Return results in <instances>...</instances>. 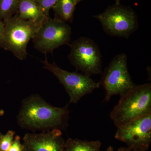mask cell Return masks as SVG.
<instances>
[{"label": "cell", "instance_id": "obj_1", "mask_svg": "<svg viewBox=\"0 0 151 151\" xmlns=\"http://www.w3.org/2000/svg\"><path fill=\"white\" fill-rule=\"evenodd\" d=\"M68 105L54 107L39 94H32L22 101L17 122L22 129L32 132L53 129L65 131L69 119Z\"/></svg>", "mask_w": 151, "mask_h": 151}, {"label": "cell", "instance_id": "obj_2", "mask_svg": "<svg viewBox=\"0 0 151 151\" xmlns=\"http://www.w3.org/2000/svg\"><path fill=\"white\" fill-rule=\"evenodd\" d=\"M119 103L110 114L116 127L140 117L151 114V84L135 85L120 95Z\"/></svg>", "mask_w": 151, "mask_h": 151}, {"label": "cell", "instance_id": "obj_3", "mask_svg": "<svg viewBox=\"0 0 151 151\" xmlns=\"http://www.w3.org/2000/svg\"><path fill=\"white\" fill-rule=\"evenodd\" d=\"M4 22V29L0 47L11 52L20 60L25 59L29 42L42 24L22 19L16 15Z\"/></svg>", "mask_w": 151, "mask_h": 151}, {"label": "cell", "instance_id": "obj_4", "mask_svg": "<svg viewBox=\"0 0 151 151\" xmlns=\"http://www.w3.org/2000/svg\"><path fill=\"white\" fill-rule=\"evenodd\" d=\"M105 90L103 102H108L115 95H122L134 87L128 70L127 57L121 53L114 57L105 68L100 82Z\"/></svg>", "mask_w": 151, "mask_h": 151}, {"label": "cell", "instance_id": "obj_5", "mask_svg": "<svg viewBox=\"0 0 151 151\" xmlns=\"http://www.w3.org/2000/svg\"><path fill=\"white\" fill-rule=\"evenodd\" d=\"M109 35L128 38L138 27L137 17L134 11L118 3L94 16Z\"/></svg>", "mask_w": 151, "mask_h": 151}, {"label": "cell", "instance_id": "obj_6", "mask_svg": "<svg viewBox=\"0 0 151 151\" xmlns=\"http://www.w3.org/2000/svg\"><path fill=\"white\" fill-rule=\"evenodd\" d=\"M45 57V60L42 61L44 68L52 73L64 86L70 98L68 104H76L82 97L100 88V82L94 81L90 76L63 70L54 62H49L46 55Z\"/></svg>", "mask_w": 151, "mask_h": 151}, {"label": "cell", "instance_id": "obj_7", "mask_svg": "<svg viewBox=\"0 0 151 151\" xmlns=\"http://www.w3.org/2000/svg\"><path fill=\"white\" fill-rule=\"evenodd\" d=\"M70 47L68 58L77 70L90 76L102 73V55L94 41L81 37L74 41Z\"/></svg>", "mask_w": 151, "mask_h": 151}, {"label": "cell", "instance_id": "obj_8", "mask_svg": "<svg viewBox=\"0 0 151 151\" xmlns=\"http://www.w3.org/2000/svg\"><path fill=\"white\" fill-rule=\"evenodd\" d=\"M71 35V28L69 25L49 17L42 23L33 37V43L36 49L47 54L69 43Z\"/></svg>", "mask_w": 151, "mask_h": 151}, {"label": "cell", "instance_id": "obj_9", "mask_svg": "<svg viewBox=\"0 0 151 151\" xmlns=\"http://www.w3.org/2000/svg\"><path fill=\"white\" fill-rule=\"evenodd\" d=\"M115 138L128 147L147 151L151 143V114L117 127Z\"/></svg>", "mask_w": 151, "mask_h": 151}, {"label": "cell", "instance_id": "obj_10", "mask_svg": "<svg viewBox=\"0 0 151 151\" xmlns=\"http://www.w3.org/2000/svg\"><path fill=\"white\" fill-rule=\"evenodd\" d=\"M62 135L58 129L27 133L23 138V145L33 151H65V141Z\"/></svg>", "mask_w": 151, "mask_h": 151}, {"label": "cell", "instance_id": "obj_11", "mask_svg": "<svg viewBox=\"0 0 151 151\" xmlns=\"http://www.w3.org/2000/svg\"><path fill=\"white\" fill-rule=\"evenodd\" d=\"M17 12L19 18L38 24L49 17L42 12L35 0H19Z\"/></svg>", "mask_w": 151, "mask_h": 151}, {"label": "cell", "instance_id": "obj_12", "mask_svg": "<svg viewBox=\"0 0 151 151\" xmlns=\"http://www.w3.org/2000/svg\"><path fill=\"white\" fill-rule=\"evenodd\" d=\"M76 4V0H57L52 7L55 18L65 22L71 21Z\"/></svg>", "mask_w": 151, "mask_h": 151}, {"label": "cell", "instance_id": "obj_13", "mask_svg": "<svg viewBox=\"0 0 151 151\" xmlns=\"http://www.w3.org/2000/svg\"><path fill=\"white\" fill-rule=\"evenodd\" d=\"M100 141L82 140L68 138L65 141V151H101Z\"/></svg>", "mask_w": 151, "mask_h": 151}, {"label": "cell", "instance_id": "obj_14", "mask_svg": "<svg viewBox=\"0 0 151 151\" xmlns=\"http://www.w3.org/2000/svg\"><path fill=\"white\" fill-rule=\"evenodd\" d=\"M19 0H0V20L3 22L11 18L17 12Z\"/></svg>", "mask_w": 151, "mask_h": 151}, {"label": "cell", "instance_id": "obj_15", "mask_svg": "<svg viewBox=\"0 0 151 151\" xmlns=\"http://www.w3.org/2000/svg\"><path fill=\"white\" fill-rule=\"evenodd\" d=\"M15 132L9 130L0 138V151H9L14 140Z\"/></svg>", "mask_w": 151, "mask_h": 151}, {"label": "cell", "instance_id": "obj_16", "mask_svg": "<svg viewBox=\"0 0 151 151\" xmlns=\"http://www.w3.org/2000/svg\"><path fill=\"white\" fill-rule=\"evenodd\" d=\"M41 10L46 16L49 17L50 9L52 8L57 0H35Z\"/></svg>", "mask_w": 151, "mask_h": 151}, {"label": "cell", "instance_id": "obj_17", "mask_svg": "<svg viewBox=\"0 0 151 151\" xmlns=\"http://www.w3.org/2000/svg\"><path fill=\"white\" fill-rule=\"evenodd\" d=\"M24 146L21 142V137L19 136H15L9 151H22Z\"/></svg>", "mask_w": 151, "mask_h": 151}, {"label": "cell", "instance_id": "obj_18", "mask_svg": "<svg viewBox=\"0 0 151 151\" xmlns=\"http://www.w3.org/2000/svg\"><path fill=\"white\" fill-rule=\"evenodd\" d=\"M4 29V23L2 21L0 20V42L1 40Z\"/></svg>", "mask_w": 151, "mask_h": 151}, {"label": "cell", "instance_id": "obj_19", "mask_svg": "<svg viewBox=\"0 0 151 151\" xmlns=\"http://www.w3.org/2000/svg\"><path fill=\"white\" fill-rule=\"evenodd\" d=\"M117 151H147L142 150H135L128 147H122L119 148Z\"/></svg>", "mask_w": 151, "mask_h": 151}, {"label": "cell", "instance_id": "obj_20", "mask_svg": "<svg viewBox=\"0 0 151 151\" xmlns=\"http://www.w3.org/2000/svg\"><path fill=\"white\" fill-rule=\"evenodd\" d=\"M24 149L22 151H33L32 150L28 148L27 147L25 146H24Z\"/></svg>", "mask_w": 151, "mask_h": 151}, {"label": "cell", "instance_id": "obj_21", "mask_svg": "<svg viewBox=\"0 0 151 151\" xmlns=\"http://www.w3.org/2000/svg\"><path fill=\"white\" fill-rule=\"evenodd\" d=\"M106 151H114V150L113 147H111V146H109Z\"/></svg>", "mask_w": 151, "mask_h": 151}, {"label": "cell", "instance_id": "obj_22", "mask_svg": "<svg viewBox=\"0 0 151 151\" xmlns=\"http://www.w3.org/2000/svg\"><path fill=\"white\" fill-rule=\"evenodd\" d=\"M4 114V111L1 109H0V116H3Z\"/></svg>", "mask_w": 151, "mask_h": 151}, {"label": "cell", "instance_id": "obj_23", "mask_svg": "<svg viewBox=\"0 0 151 151\" xmlns=\"http://www.w3.org/2000/svg\"><path fill=\"white\" fill-rule=\"evenodd\" d=\"M81 1V0H76V3H78V2H79L80 1Z\"/></svg>", "mask_w": 151, "mask_h": 151}, {"label": "cell", "instance_id": "obj_24", "mask_svg": "<svg viewBox=\"0 0 151 151\" xmlns=\"http://www.w3.org/2000/svg\"><path fill=\"white\" fill-rule=\"evenodd\" d=\"M2 135V134H1V133H0V138H1V136Z\"/></svg>", "mask_w": 151, "mask_h": 151}]
</instances>
